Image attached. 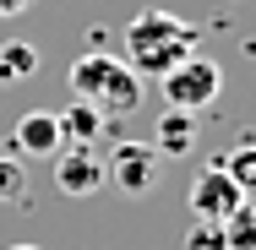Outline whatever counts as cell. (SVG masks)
I'll return each mask as SVG.
<instances>
[{
	"label": "cell",
	"instance_id": "obj_1",
	"mask_svg": "<svg viewBox=\"0 0 256 250\" xmlns=\"http://www.w3.org/2000/svg\"><path fill=\"white\" fill-rule=\"evenodd\" d=\"M196 27L186 22V16H174V11H164V5H148V11H136L131 22H126V33H120V44H126V65L136 71V76H164V71H174L186 54H196Z\"/></svg>",
	"mask_w": 256,
	"mask_h": 250
},
{
	"label": "cell",
	"instance_id": "obj_2",
	"mask_svg": "<svg viewBox=\"0 0 256 250\" xmlns=\"http://www.w3.org/2000/svg\"><path fill=\"white\" fill-rule=\"evenodd\" d=\"M66 82H71V98L93 103L104 120L136 114V103H142V76H136L120 54H104V49L82 54V60H71Z\"/></svg>",
	"mask_w": 256,
	"mask_h": 250
},
{
	"label": "cell",
	"instance_id": "obj_3",
	"mask_svg": "<svg viewBox=\"0 0 256 250\" xmlns=\"http://www.w3.org/2000/svg\"><path fill=\"white\" fill-rule=\"evenodd\" d=\"M158 87H164V103H169V109L196 114V109H207V103H218L224 71H218V60H207V54H186L174 71L158 76Z\"/></svg>",
	"mask_w": 256,
	"mask_h": 250
},
{
	"label": "cell",
	"instance_id": "obj_4",
	"mask_svg": "<svg viewBox=\"0 0 256 250\" xmlns=\"http://www.w3.org/2000/svg\"><path fill=\"white\" fill-rule=\"evenodd\" d=\"M158 174H164V152L153 142H131V136H120L109 158H104V180H114L126 196H148L158 185Z\"/></svg>",
	"mask_w": 256,
	"mask_h": 250
},
{
	"label": "cell",
	"instance_id": "obj_5",
	"mask_svg": "<svg viewBox=\"0 0 256 250\" xmlns=\"http://www.w3.org/2000/svg\"><path fill=\"white\" fill-rule=\"evenodd\" d=\"M54 185H60V196H76V201H88V196H98L104 185V158L93 147H60L54 152Z\"/></svg>",
	"mask_w": 256,
	"mask_h": 250
},
{
	"label": "cell",
	"instance_id": "obj_6",
	"mask_svg": "<svg viewBox=\"0 0 256 250\" xmlns=\"http://www.w3.org/2000/svg\"><path fill=\"white\" fill-rule=\"evenodd\" d=\"M240 191H234V180L212 163V169H202L196 180H191V196H186V207H191V218H202V223H224L234 207H240Z\"/></svg>",
	"mask_w": 256,
	"mask_h": 250
},
{
	"label": "cell",
	"instance_id": "obj_7",
	"mask_svg": "<svg viewBox=\"0 0 256 250\" xmlns=\"http://www.w3.org/2000/svg\"><path fill=\"white\" fill-rule=\"evenodd\" d=\"M16 158H54L60 152V120H54V109H33V114H22L16 125H11V147Z\"/></svg>",
	"mask_w": 256,
	"mask_h": 250
},
{
	"label": "cell",
	"instance_id": "obj_8",
	"mask_svg": "<svg viewBox=\"0 0 256 250\" xmlns=\"http://www.w3.org/2000/svg\"><path fill=\"white\" fill-rule=\"evenodd\" d=\"M54 120H60V147H98V142H104V125H109L98 109L82 103V98H71Z\"/></svg>",
	"mask_w": 256,
	"mask_h": 250
},
{
	"label": "cell",
	"instance_id": "obj_9",
	"mask_svg": "<svg viewBox=\"0 0 256 250\" xmlns=\"http://www.w3.org/2000/svg\"><path fill=\"white\" fill-rule=\"evenodd\" d=\"M153 147L164 152V158H186V152L196 147V114L164 109V114H158V131H153Z\"/></svg>",
	"mask_w": 256,
	"mask_h": 250
},
{
	"label": "cell",
	"instance_id": "obj_10",
	"mask_svg": "<svg viewBox=\"0 0 256 250\" xmlns=\"http://www.w3.org/2000/svg\"><path fill=\"white\" fill-rule=\"evenodd\" d=\"M33 76H38V49L22 38H6L0 44V87H22Z\"/></svg>",
	"mask_w": 256,
	"mask_h": 250
},
{
	"label": "cell",
	"instance_id": "obj_11",
	"mask_svg": "<svg viewBox=\"0 0 256 250\" xmlns=\"http://www.w3.org/2000/svg\"><path fill=\"white\" fill-rule=\"evenodd\" d=\"M218 234H224V250H256V201H240L218 223Z\"/></svg>",
	"mask_w": 256,
	"mask_h": 250
},
{
	"label": "cell",
	"instance_id": "obj_12",
	"mask_svg": "<svg viewBox=\"0 0 256 250\" xmlns=\"http://www.w3.org/2000/svg\"><path fill=\"white\" fill-rule=\"evenodd\" d=\"M218 169L234 180V191H240L246 201H256V142H240L229 158H218Z\"/></svg>",
	"mask_w": 256,
	"mask_h": 250
},
{
	"label": "cell",
	"instance_id": "obj_13",
	"mask_svg": "<svg viewBox=\"0 0 256 250\" xmlns=\"http://www.w3.org/2000/svg\"><path fill=\"white\" fill-rule=\"evenodd\" d=\"M0 201L6 207H22L28 201V169L16 152H0Z\"/></svg>",
	"mask_w": 256,
	"mask_h": 250
},
{
	"label": "cell",
	"instance_id": "obj_14",
	"mask_svg": "<svg viewBox=\"0 0 256 250\" xmlns=\"http://www.w3.org/2000/svg\"><path fill=\"white\" fill-rule=\"evenodd\" d=\"M186 250H224V234H218V223H202V218H191V229H186Z\"/></svg>",
	"mask_w": 256,
	"mask_h": 250
},
{
	"label": "cell",
	"instance_id": "obj_15",
	"mask_svg": "<svg viewBox=\"0 0 256 250\" xmlns=\"http://www.w3.org/2000/svg\"><path fill=\"white\" fill-rule=\"evenodd\" d=\"M28 5H33V0H0V16H22Z\"/></svg>",
	"mask_w": 256,
	"mask_h": 250
},
{
	"label": "cell",
	"instance_id": "obj_16",
	"mask_svg": "<svg viewBox=\"0 0 256 250\" xmlns=\"http://www.w3.org/2000/svg\"><path fill=\"white\" fill-rule=\"evenodd\" d=\"M6 250H38V245H6Z\"/></svg>",
	"mask_w": 256,
	"mask_h": 250
}]
</instances>
